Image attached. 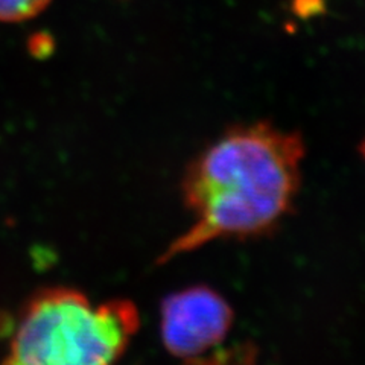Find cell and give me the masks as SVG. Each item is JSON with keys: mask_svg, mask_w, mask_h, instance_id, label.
<instances>
[{"mask_svg": "<svg viewBox=\"0 0 365 365\" xmlns=\"http://www.w3.org/2000/svg\"><path fill=\"white\" fill-rule=\"evenodd\" d=\"M361 155H362L364 163H365V137H364V142L361 143Z\"/></svg>", "mask_w": 365, "mask_h": 365, "instance_id": "obj_6", "label": "cell"}, {"mask_svg": "<svg viewBox=\"0 0 365 365\" xmlns=\"http://www.w3.org/2000/svg\"><path fill=\"white\" fill-rule=\"evenodd\" d=\"M139 327L131 300L43 288L23 306L2 365H116Z\"/></svg>", "mask_w": 365, "mask_h": 365, "instance_id": "obj_2", "label": "cell"}, {"mask_svg": "<svg viewBox=\"0 0 365 365\" xmlns=\"http://www.w3.org/2000/svg\"><path fill=\"white\" fill-rule=\"evenodd\" d=\"M235 323L224 297L205 284L166 295L160 306V335L165 349L180 359H193L220 349Z\"/></svg>", "mask_w": 365, "mask_h": 365, "instance_id": "obj_3", "label": "cell"}, {"mask_svg": "<svg viewBox=\"0 0 365 365\" xmlns=\"http://www.w3.org/2000/svg\"><path fill=\"white\" fill-rule=\"evenodd\" d=\"M253 364V353L245 347L233 349L227 351L213 350L207 355H202L193 359H186L182 365H251Z\"/></svg>", "mask_w": 365, "mask_h": 365, "instance_id": "obj_5", "label": "cell"}, {"mask_svg": "<svg viewBox=\"0 0 365 365\" xmlns=\"http://www.w3.org/2000/svg\"><path fill=\"white\" fill-rule=\"evenodd\" d=\"M303 137L269 122L224 131L192 160L181 195L192 222L158 256L163 265L224 239H251L276 230L302 186Z\"/></svg>", "mask_w": 365, "mask_h": 365, "instance_id": "obj_1", "label": "cell"}, {"mask_svg": "<svg viewBox=\"0 0 365 365\" xmlns=\"http://www.w3.org/2000/svg\"><path fill=\"white\" fill-rule=\"evenodd\" d=\"M52 0H0V21L17 23L37 17Z\"/></svg>", "mask_w": 365, "mask_h": 365, "instance_id": "obj_4", "label": "cell"}]
</instances>
